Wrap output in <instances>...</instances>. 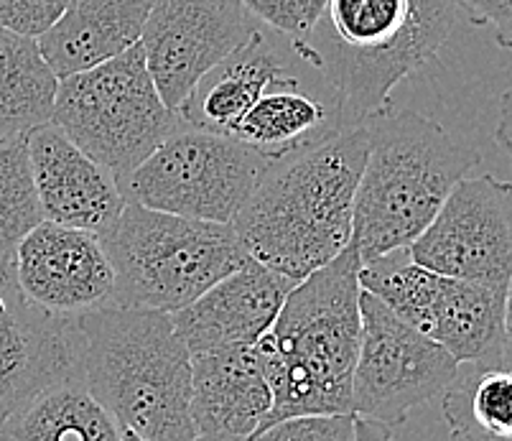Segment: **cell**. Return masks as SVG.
<instances>
[{
  "label": "cell",
  "instance_id": "3957f363",
  "mask_svg": "<svg viewBox=\"0 0 512 441\" xmlns=\"http://www.w3.org/2000/svg\"><path fill=\"white\" fill-rule=\"evenodd\" d=\"M456 23V0H327L293 51L334 90L339 131L390 110L400 82L434 62Z\"/></svg>",
  "mask_w": 512,
  "mask_h": 441
},
{
  "label": "cell",
  "instance_id": "603a6c76",
  "mask_svg": "<svg viewBox=\"0 0 512 441\" xmlns=\"http://www.w3.org/2000/svg\"><path fill=\"white\" fill-rule=\"evenodd\" d=\"M446 426H472L490 436H512V368L459 365L441 396Z\"/></svg>",
  "mask_w": 512,
  "mask_h": 441
},
{
  "label": "cell",
  "instance_id": "8992f818",
  "mask_svg": "<svg viewBox=\"0 0 512 441\" xmlns=\"http://www.w3.org/2000/svg\"><path fill=\"white\" fill-rule=\"evenodd\" d=\"M115 273V306L176 314L250 261L232 225L128 202L100 238Z\"/></svg>",
  "mask_w": 512,
  "mask_h": 441
},
{
  "label": "cell",
  "instance_id": "cb8c5ba5",
  "mask_svg": "<svg viewBox=\"0 0 512 441\" xmlns=\"http://www.w3.org/2000/svg\"><path fill=\"white\" fill-rule=\"evenodd\" d=\"M44 222L26 138L0 141V266L11 268L21 240Z\"/></svg>",
  "mask_w": 512,
  "mask_h": 441
},
{
  "label": "cell",
  "instance_id": "d6a6232c",
  "mask_svg": "<svg viewBox=\"0 0 512 441\" xmlns=\"http://www.w3.org/2000/svg\"><path fill=\"white\" fill-rule=\"evenodd\" d=\"M123 441H141V439H133V436H123Z\"/></svg>",
  "mask_w": 512,
  "mask_h": 441
},
{
  "label": "cell",
  "instance_id": "277c9868",
  "mask_svg": "<svg viewBox=\"0 0 512 441\" xmlns=\"http://www.w3.org/2000/svg\"><path fill=\"white\" fill-rule=\"evenodd\" d=\"M77 380L113 416L123 436L197 441L192 424V352L164 311L107 309L74 317Z\"/></svg>",
  "mask_w": 512,
  "mask_h": 441
},
{
  "label": "cell",
  "instance_id": "9a60e30c",
  "mask_svg": "<svg viewBox=\"0 0 512 441\" xmlns=\"http://www.w3.org/2000/svg\"><path fill=\"white\" fill-rule=\"evenodd\" d=\"M44 220L102 238L125 210L120 181L54 123L26 136Z\"/></svg>",
  "mask_w": 512,
  "mask_h": 441
},
{
  "label": "cell",
  "instance_id": "d4e9b609",
  "mask_svg": "<svg viewBox=\"0 0 512 441\" xmlns=\"http://www.w3.org/2000/svg\"><path fill=\"white\" fill-rule=\"evenodd\" d=\"M242 6L248 8L250 16L268 23L278 34L299 41L324 16L327 0H242Z\"/></svg>",
  "mask_w": 512,
  "mask_h": 441
},
{
  "label": "cell",
  "instance_id": "5b68a950",
  "mask_svg": "<svg viewBox=\"0 0 512 441\" xmlns=\"http://www.w3.org/2000/svg\"><path fill=\"white\" fill-rule=\"evenodd\" d=\"M370 151L355 194L352 240L362 266L421 238L451 189L479 164L436 120L383 113L367 120Z\"/></svg>",
  "mask_w": 512,
  "mask_h": 441
},
{
  "label": "cell",
  "instance_id": "4316f807",
  "mask_svg": "<svg viewBox=\"0 0 512 441\" xmlns=\"http://www.w3.org/2000/svg\"><path fill=\"white\" fill-rule=\"evenodd\" d=\"M69 6V0H0V29L39 39Z\"/></svg>",
  "mask_w": 512,
  "mask_h": 441
},
{
  "label": "cell",
  "instance_id": "2e32d148",
  "mask_svg": "<svg viewBox=\"0 0 512 441\" xmlns=\"http://www.w3.org/2000/svg\"><path fill=\"white\" fill-rule=\"evenodd\" d=\"M293 286V278L250 258L194 304L171 314L176 334L192 355L220 347H253L273 327Z\"/></svg>",
  "mask_w": 512,
  "mask_h": 441
},
{
  "label": "cell",
  "instance_id": "ffe728a7",
  "mask_svg": "<svg viewBox=\"0 0 512 441\" xmlns=\"http://www.w3.org/2000/svg\"><path fill=\"white\" fill-rule=\"evenodd\" d=\"M337 131L339 128L329 125V110L324 108V102L309 92H301L299 80L288 74L263 92L227 138H235L242 146L271 159H281L286 153L311 146Z\"/></svg>",
  "mask_w": 512,
  "mask_h": 441
},
{
  "label": "cell",
  "instance_id": "ba28073f",
  "mask_svg": "<svg viewBox=\"0 0 512 441\" xmlns=\"http://www.w3.org/2000/svg\"><path fill=\"white\" fill-rule=\"evenodd\" d=\"M276 159L235 138L181 125L120 179L125 202L189 220L232 225Z\"/></svg>",
  "mask_w": 512,
  "mask_h": 441
},
{
  "label": "cell",
  "instance_id": "f1b7e54d",
  "mask_svg": "<svg viewBox=\"0 0 512 441\" xmlns=\"http://www.w3.org/2000/svg\"><path fill=\"white\" fill-rule=\"evenodd\" d=\"M495 141L497 146L505 151L507 161H510V171H512V90H507L505 95L500 97V120H497L495 125Z\"/></svg>",
  "mask_w": 512,
  "mask_h": 441
},
{
  "label": "cell",
  "instance_id": "30bf717a",
  "mask_svg": "<svg viewBox=\"0 0 512 441\" xmlns=\"http://www.w3.org/2000/svg\"><path fill=\"white\" fill-rule=\"evenodd\" d=\"M362 342L352 378V416L400 426L408 413L441 398L459 362L362 289Z\"/></svg>",
  "mask_w": 512,
  "mask_h": 441
},
{
  "label": "cell",
  "instance_id": "44dd1931",
  "mask_svg": "<svg viewBox=\"0 0 512 441\" xmlns=\"http://www.w3.org/2000/svg\"><path fill=\"white\" fill-rule=\"evenodd\" d=\"M59 77L39 41L0 29V141H16L54 118Z\"/></svg>",
  "mask_w": 512,
  "mask_h": 441
},
{
  "label": "cell",
  "instance_id": "4dcf8cb0",
  "mask_svg": "<svg viewBox=\"0 0 512 441\" xmlns=\"http://www.w3.org/2000/svg\"><path fill=\"white\" fill-rule=\"evenodd\" d=\"M502 365L512 368V278L505 294V317H502Z\"/></svg>",
  "mask_w": 512,
  "mask_h": 441
},
{
  "label": "cell",
  "instance_id": "ac0fdd59",
  "mask_svg": "<svg viewBox=\"0 0 512 441\" xmlns=\"http://www.w3.org/2000/svg\"><path fill=\"white\" fill-rule=\"evenodd\" d=\"M153 0H69L39 36V49L59 80L87 72L141 44Z\"/></svg>",
  "mask_w": 512,
  "mask_h": 441
},
{
  "label": "cell",
  "instance_id": "8fae6325",
  "mask_svg": "<svg viewBox=\"0 0 512 441\" xmlns=\"http://www.w3.org/2000/svg\"><path fill=\"white\" fill-rule=\"evenodd\" d=\"M411 261L449 278L505 289L512 278V184L464 176L408 248Z\"/></svg>",
  "mask_w": 512,
  "mask_h": 441
},
{
  "label": "cell",
  "instance_id": "e0dca14e",
  "mask_svg": "<svg viewBox=\"0 0 512 441\" xmlns=\"http://www.w3.org/2000/svg\"><path fill=\"white\" fill-rule=\"evenodd\" d=\"M271 388L253 347L192 355V424L197 441H250L268 419Z\"/></svg>",
  "mask_w": 512,
  "mask_h": 441
},
{
  "label": "cell",
  "instance_id": "484cf974",
  "mask_svg": "<svg viewBox=\"0 0 512 441\" xmlns=\"http://www.w3.org/2000/svg\"><path fill=\"white\" fill-rule=\"evenodd\" d=\"M250 441H352V416H314L268 426Z\"/></svg>",
  "mask_w": 512,
  "mask_h": 441
},
{
  "label": "cell",
  "instance_id": "6da1fadb",
  "mask_svg": "<svg viewBox=\"0 0 512 441\" xmlns=\"http://www.w3.org/2000/svg\"><path fill=\"white\" fill-rule=\"evenodd\" d=\"M367 125L337 131L271 164L232 227L253 261L299 283L352 240Z\"/></svg>",
  "mask_w": 512,
  "mask_h": 441
},
{
  "label": "cell",
  "instance_id": "836d02e7",
  "mask_svg": "<svg viewBox=\"0 0 512 441\" xmlns=\"http://www.w3.org/2000/svg\"><path fill=\"white\" fill-rule=\"evenodd\" d=\"M0 441H11L6 434H0Z\"/></svg>",
  "mask_w": 512,
  "mask_h": 441
},
{
  "label": "cell",
  "instance_id": "7a4b0ae2",
  "mask_svg": "<svg viewBox=\"0 0 512 441\" xmlns=\"http://www.w3.org/2000/svg\"><path fill=\"white\" fill-rule=\"evenodd\" d=\"M360 271V253L349 243L332 263L293 286L273 327L255 342L273 396L260 431L291 419L352 416L362 342Z\"/></svg>",
  "mask_w": 512,
  "mask_h": 441
},
{
  "label": "cell",
  "instance_id": "7402d4cb",
  "mask_svg": "<svg viewBox=\"0 0 512 441\" xmlns=\"http://www.w3.org/2000/svg\"><path fill=\"white\" fill-rule=\"evenodd\" d=\"M11 441H123L113 416L77 378H67L31 398L3 424Z\"/></svg>",
  "mask_w": 512,
  "mask_h": 441
},
{
  "label": "cell",
  "instance_id": "d6986e66",
  "mask_svg": "<svg viewBox=\"0 0 512 441\" xmlns=\"http://www.w3.org/2000/svg\"><path fill=\"white\" fill-rule=\"evenodd\" d=\"M288 77L286 64L268 39L255 31L225 62L207 72L176 110L192 128L230 136L271 85Z\"/></svg>",
  "mask_w": 512,
  "mask_h": 441
},
{
  "label": "cell",
  "instance_id": "1f68e13d",
  "mask_svg": "<svg viewBox=\"0 0 512 441\" xmlns=\"http://www.w3.org/2000/svg\"><path fill=\"white\" fill-rule=\"evenodd\" d=\"M449 441H512V436H490L472 429V426L456 424L449 426Z\"/></svg>",
  "mask_w": 512,
  "mask_h": 441
},
{
  "label": "cell",
  "instance_id": "83f0119b",
  "mask_svg": "<svg viewBox=\"0 0 512 441\" xmlns=\"http://www.w3.org/2000/svg\"><path fill=\"white\" fill-rule=\"evenodd\" d=\"M456 8L477 26H490L497 44L512 51V0H456Z\"/></svg>",
  "mask_w": 512,
  "mask_h": 441
},
{
  "label": "cell",
  "instance_id": "7c38bea8",
  "mask_svg": "<svg viewBox=\"0 0 512 441\" xmlns=\"http://www.w3.org/2000/svg\"><path fill=\"white\" fill-rule=\"evenodd\" d=\"M255 31L242 0H153L141 46L166 108L179 110L204 74Z\"/></svg>",
  "mask_w": 512,
  "mask_h": 441
},
{
  "label": "cell",
  "instance_id": "f546056e",
  "mask_svg": "<svg viewBox=\"0 0 512 441\" xmlns=\"http://www.w3.org/2000/svg\"><path fill=\"white\" fill-rule=\"evenodd\" d=\"M352 441H400L393 426L352 416Z\"/></svg>",
  "mask_w": 512,
  "mask_h": 441
},
{
  "label": "cell",
  "instance_id": "9c48e42d",
  "mask_svg": "<svg viewBox=\"0 0 512 441\" xmlns=\"http://www.w3.org/2000/svg\"><path fill=\"white\" fill-rule=\"evenodd\" d=\"M360 286L459 365L502 362L505 289L428 271L411 261L408 248L365 263Z\"/></svg>",
  "mask_w": 512,
  "mask_h": 441
},
{
  "label": "cell",
  "instance_id": "4fadbf2b",
  "mask_svg": "<svg viewBox=\"0 0 512 441\" xmlns=\"http://www.w3.org/2000/svg\"><path fill=\"white\" fill-rule=\"evenodd\" d=\"M13 276L23 296L54 317L115 306V273L100 238L44 220L21 240Z\"/></svg>",
  "mask_w": 512,
  "mask_h": 441
},
{
  "label": "cell",
  "instance_id": "5bb4252c",
  "mask_svg": "<svg viewBox=\"0 0 512 441\" xmlns=\"http://www.w3.org/2000/svg\"><path fill=\"white\" fill-rule=\"evenodd\" d=\"M67 378H77L74 317L31 304L13 266H0V429L31 398Z\"/></svg>",
  "mask_w": 512,
  "mask_h": 441
},
{
  "label": "cell",
  "instance_id": "52a82bcc",
  "mask_svg": "<svg viewBox=\"0 0 512 441\" xmlns=\"http://www.w3.org/2000/svg\"><path fill=\"white\" fill-rule=\"evenodd\" d=\"M51 123L120 181L184 120L166 108L148 74L143 46L136 44L100 67L59 80Z\"/></svg>",
  "mask_w": 512,
  "mask_h": 441
}]
</instances>
